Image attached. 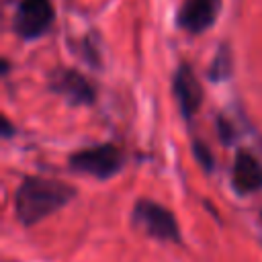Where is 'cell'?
<instances>
[{"label":"cell","instance_id":"obj_1","mask_svg":"<svg viewBox=\"0 0 262 262\" xmlns=\"http://www.w3.org/2000/svg\"><path fill=\"white\" fill-rule=\"evenodd\" d=\"M74 186L61 180L31 176L18 186L14 194V213L20 223L33 225L66 207L74 199Z\"/></svg>","mask_w":262,"mask_h":262},{"label":"cell","instance_id":"obj_2","mask_svg":"<svg viewBox=\"0 0 262 262\" xmlns=\"http://www.w3.org/2000/svg\"><path fill=\"white\" fill-rule=\"evenodd\" d=\"M125 164L123 151L113 143L92 145L86 149L76 151L70 158V166L82 174H90L94 178H111L115 176Z\"/></svg>","mask_w":262,"mask_h":262},{"label":"cell","instance_id":"obj_3","mask_svg":"<svg viewBox=\"0 0 262 262\" xmlns=\"http://www.w3.org/2000/svg\"><path fill=\"white\" fill-rule=\"evenodd\" d=\"M133 223L145 231L149 237L162 239V242H180V229L174 219V215L154 201H137L133 209Z\"/></svg>","mask_w":262,"mask_h":262},{"label":"cell","instance_id":"obj_4","mask_svg":"<svg viewBox=\"0 0 262 262\" xmlns=\"http://www.w3.org/2000/svg\"><path fill=\"white\" fill-rule=\"evenodd\" d=\"M53 16L49 0H20L14 14V29L25 39H37L49 31Z\"/></svg>","mask_w":262,"mask_h":262},{"label":"cell","instance_id":"obj_5","mask_svg":"<svg viewBox=\"0 0 262 262\" xmlns=\"http://www.w3.org/2000/svg\"><path fill=\"white\" fill-rule=\"evenodd\" d=\"M221 0H184L178 12V27L188 33H203L217 20Z\"/></svg>","mask_w":262,"mask_h":262},{"label":"cell","instance_id":"obj_6","mask_svg":"<svg viewBox=\"0 0 262 262\" xmlns=\"http://www.w3.org/2000/svg\"><path fill=\"white\" fill-rule=\"evenodd\" d=\"M231 184L239 194H250L262 188V162L248 149H239L233 160Z\"/></svg>","mask_w":262,"mask_h":262},{"label":"cell","instance_id":"obj_7","mask_svg":"<svg viewBox=\"0 0 262 262\" xmlns=\"http://www.w3.org/2000/svg\"><path fill=\"white\" fill-rule=\"evenodd\" d=\"M174 94H176V100H178V106H180V113L184 119H190L201 102H203V90H201V84L196 80V76L192 74L190 66L188 63H182L178 70H176V76H174Z\"/></svg>","mask_w":262,"mask_h":262},{"label":"cell","instance_id":"obj_8","mask_svg":"<svg viewBox=\"0 0 262 262\" xmlns=\"http://www.w3.org/2000/svg\"><path fill=\"white\" fill-rule=\"evenodd\" d=\"M51 90L63 94L72 104H90L94 100L92 84L76 70H59L51 76Z\"/></svg>","mask_w":262,"mask_h":262},{"label":"cell","instance_id":"obj_9","mask_svg":"<svg viewBox=\"0 0 262 262\" xmlns=\"http://www.w3.org/2000/svg\"><path fill=\"white\" fill-rule=\"evenodd\" d=\"M231 72V63H229V55H225L223 51H219V55L215 57V63L211 66V78L221 80L225 76H229Z\"/></svg>","mask_w":262,"mask_h":262},{"label":"cell","instance_id":"obj_10","mask_svg":"<svg viewBox=\"0 0 262 262\" xmlns=\"http://www.w3.org/2000/svg\"><path fill=\"white\" fill-rule=\"evenodd\" d=\"M194 158L205 166V170H211L213 168V158H211V151L207 149L205 143H201V141L194 143Z\"/></svg>","mask_w":262,"mask_h":262}]
</instances>
